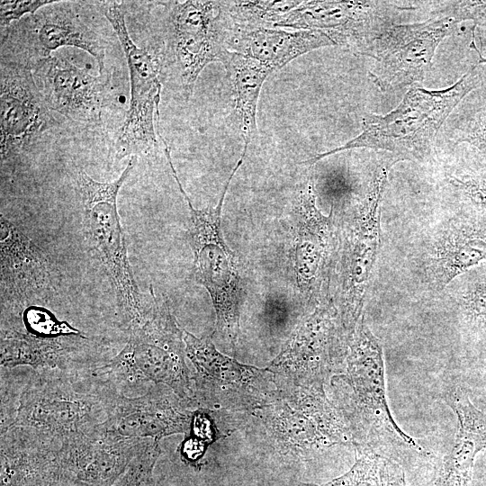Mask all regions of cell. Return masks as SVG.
Wrapping results in <instances>:
<instances>
[{"label": "cell", "mask_w": 486, "mask_h": 486, "mask_svg": "<svg viewBox=\"0 0 486 486\" xmlns=\"http://www.w3.org/2000/svg\"><path fill=\"white\" fill-rule=\"evenodd\" d=\"M160 454L159 441L152 439L112 486H155L153 471Z\"/></svg>", "instance_id": "28"}, {"label": "cell", "mask_w": 486, "mask_h": 486, "mask_svg": "<svg viewBox=\"0 0 486 486\" xmlns=\"http://www.w3.org/2000/svg\"><path fill=\"white\" fill-rule=\"evenodd\" d=\"M446 403L458 418L454 446L444 458L438 486H469L476 454L486 449V410H480L461 388L446 395Z\"/></svg>", "instance_id": "24"}, {"label": "cell", "mask_w": 486, "mask_h": 486, "mask_svg": "<svg viewBox=\"0 0 486 486\" xmlns=\"http://www.w3.org/2000/svg\"><path fill=\"white\" fill-rule=\"evenodd\" d=\"M104 14L121 42L130 72V102L116 144V157L121 159L158 147L162 61L154 51L140 48L131 40L121 4L109 2Z\"/></svg>", "instance_id": "11"}, {"label": "cell", "mask_w": 486, "mask_h": 486, "mask_svg": "<svg viewBox=\"0 0 486 486\" xmlns=\"http://www.w3.org/2000/svg\"><path fill=\"white\" fill-rule=\"evenodd\" d=\"M0 222L2 316L46 304L54 292L48 258L3 215Z\"/></svg>", "instance_id": "15"}, {"label": "cell", "mask_w": 486, "mask_h": 486, "mask_svg": "<svg viewBox=\"0 0 486 486\" xmlns=\"http://www.w3.org/2000/svg\"><path fill=\"white\" fill-rule=\"evenodd\" d=\"M337 45L325 32L316 30H286L259 27L233 28L228 50L252 58L273 71L313 50Z\"/></svg>", "instance_id": "23"}, {"label": "cell", "mask_w": 486, "mask_h": 486, "mask_svg": "<svg viewBox=\"0 0 486 486\" xmlns=\"http://www.w3.org/2000/svg\"><path fill=\"white\" fill-rule=\"evenodd\" d=\"M486 258V217L452 220L434 240L425 268L436 290L445 288L455 277Z\"/></svg>", "instance_id": "22"}, {"label": "cell", "mask_w": 486, "mask_h": 486, "mask_svg": "<svg viewBox=\"0 0 486 486\" xmlns=\"http://www.w3.org/2000/svg\"><path fill=\"white\" fill-rule=\"evenodd\" d=\"M459 302L469 321L486 328V269L472 276L461 292Z\"/></svg>", "instance_id": "29"}, {"label": "cell", "mask_w": 486, "mask_h": 486, "mask_svg": "<svg viewBox=\"0 0 486 486\" xmlns=\"http://www.w3.org/2000/svg\"><path fill=\"white\" fill-rule=\"evenodd\" d=\"M233 28L271 27L302 1H223Z\"/></svg>", "instance_id": "27"}, {"label": "cell", "mask_w": 486, "mask_h": 486, "mask_svg": "<svg viewBox=\"0 0 486 486\" xmlns=\"http://www.w3.org/2000/svg\"><path fill=\"white\" fill-rule=\"evenodd\" d=\"M145 320L128 331L123 347L91 374L115 386L126 388L144 382L170 388L190 407L196 408L192 375L185 362L184 330L172 313L168 302L154 294Z\"/></svg>", "instance_id": "4"}, {"label": "cell", "mask_w": 486, "mask_h": 486, "mask_svg": "<svg viewBox=\"0 0 486 486\" xmlns=\"http://www.w3.org/2000/svg\"><path fill=\"white\" fill-rule=\"evenodd\" d=\"M394 163L395 160L389 158L376 168L364 199L342 230L336 306L349 340L363 315L365 292L380 242V204L389 169Z\"/></svg>", "instance_id": "9"}, {"label": "cell", "mask_w": 486, "mask_h": 486, "mask_svg": "<svg viewBox=\"0 0 486 486\" xmlns=\"http://www.w3.org/2000/svg\"><path fill=\"white\" fill-rule=\"evenodd\" d=\"M456 23L444 16L383 30L362 52L376 60L370 73L374 83L386 90L422 81L436 47Z\"/></svg>", "instance_id": "14"}, {"label": "cell", "mask_w": 486, "mask_h": 486, "mask_svg": "<svg viewBox=\"0 0 486 486\" xmlns=\"http://www.w3.org/2000/svg\"><path fill=\"white\" fill-rule=\"evenodd\" d=\"M35 80L50 110L86 124L101 120L109 83L105 73L94 76L64 58H40Z\"/></svg>", "instance_id": "18"}, {"label": "cell", "mask_w": 486, "mask_h": 486, "mask_svg": "<svg viewBox=\"0 0 486 486\" xmlns=\"http://www.w3.org/2000/svg\"><path fill=\"white\" fill-rule=\"evenodd\" d=\"M119 393L91 372L15 370L1 390L0 428L20 427L60 447L99 429Z\"/></svg>", "instance_id": "1"}, {"label": "cell", "mask_w": 486, "mask_h": 486, "mask_svg": "<svg viewBox=\"0 0 486 486\" xmlns=\"http://www.w3.org/2000/svg\"><path fill=\"white\" fill-rule=\"evenodd\" d=\"M447 179L449 184L472 204L486 209V172L449 175Z\"/></svg>", "instance_id": "30"}, {"label": "cell", "mask_w": 486, "mask_h": 486, "mask_svg": "<svg viewBox=\"0 0 486 486\" xmlns=\"http://www.w3.org/2000/svg\"><path fill=\"white\" fill-rule=\"evenodd\" d=\"M333 214V207L328 216L317 208L314 185L307 179L292 212L290 261L294 280L309 309L329 294L336 257Z\"/></svg>", "instance_id": "13"}, {"label": "cell", "mask_w": 486, "mask_h": 486, "mask_svg": "<svg viewBox=\"0 0 486 486\" xmlns=\"http://www.w3.org/2000/svg\"><path fill=\"white\" fill-rule=\"evenodd\" d=\"M136 160L137 157L132 156L121 176L111 182L96 181L84 170L76 176L84 234L111 280L121 322L127 332L145 320L152 301L151 292L149 297L142 294L135 281L117 210L119 191Z\"/></svg>", "instance_id": "5"}, {"label": "cell", "mask_w": 486, "mask_h": 486, "mask_svg": "<svg viewBox=\"0 0 486 486\" xmlns=\"http://www.w3.org/2000/svg\"><path fill=\"white\" fill-rule=\"evenodd\" d=\"M50 486H89L86 483L68 479V478H62L61 480L58 481L57 482L51 484Z\"/></svg>", "instance_id": "34"}, {"label": "cell", "mask_w": 486, "mask_h": 486, "mask_svg": "<svg viewBox=\"0 0 486 486\" xmlns=\"http://www.w3.org/2000/svg\"><path fill=\"white\" fill-rule=\"evenodd\" d=\"M245 157L246 154L241 153L217 205L204 209H195L193 206L178 178L171 157L166 158L190 212L187 237L194 252V279L209 292L216 314L215 332L219 333L232 349L236 346L239 333V309L245 288L236 255L224 240L220 223L225 194Z\"/></svg>", "instance_id": "6"}, {"label": "cell", "mask_w": 486, "mask_h": 486, "mask_svg": "<svg viewBox=\"0 0 486 486\" xmlns=\"http://www.w3.org/2000/svg\"><path fill=\"white\" fill-rule=\"evenodd\" d=\"M473 65L453 86L441 90L413 86L400 104L386 115L367 114L363 119V131L346 144L318 154L303 161L313 165L337 152L371 148L389 151L398 162L403 159L422 160L429 155L438 130L450 112L471 91L479 87L485 75Z\"/></svg>", "instance_id": "3"}, {"label": "cell", "mask_w": 486, "mask_h": 486, "mask_svg": "<svg viewBox=\"0 0 486 486\" xmlns=\"http://www.w3.org/2000/svg\"><path fill=\"white\" fill-rule=\"evenodd\" d=\"M346 374L332 378L339 411L353 444L382 456L428 454L416 439L401 431L386 400L382 348L362 315L349 344Z\"/></svg>", "instance_id": "2"}, {"label": "cell", "mask_w": 486, "mask_h": 486, "mask_svg": "<svg viewBox=\"0 0 486 486\" xmlns=\"http://www.w3.org/2000/svg\"><path fill=\"white\" fill-rule=\"evenodd\" d=\"M54 3H56V1L50 0L1 1V26L6 27L12 22L20 19L22 16L28 14H33L39 9Z\"/></svg>", "instance_id": "32"}, {"label": "cell", "mask_w": 486, "mask_h": 486, "mask_svg": "<svg viewBox=\"0 0 486 486\" xmlns=\"http://www.w3.org/2000/svg\"><path fill=\"white\" fill-rule=\"evenodd\" d=\"M193 408L170 388L153 383L140 396L119 393L104 427L128 438L160 440L176 434H188Z\"/></svg>", "instance_id": "16"}, {"label": "cell", "mask_w": 486, "mask_h": 486, "mask_svg": "<svg viewBox=\"0 0 486 486\" xmlns=\"http://www.w3.org/2000/svg\"><path fill=\"white\" fill-rule=\"evenodd\" d=\"M443 13L456 22L471 20L475 25L486 24V1H454Z\"/></svg>", "instance_id": "31"}, {"label": "cell", "mask_w": 486, "mask_h": 486, "mask_svg": "<svg viewBox=\"0 0 486 486\" xmlns=\"http://www.w3.org/2000/svg\"><path fill=\"white\" fill-rule=\"evenodd\" d=\"M2 161L17 153L50 122V108L32 71L2 65L0 84Z\"/></svg>", "instance_id": "19"}, {"label": "cell", "mask_w": 486, "mask_h": 486, "mask_svg": "<svg viewBox=\"0 0 486 486\" xmlns=\"http://www.w3.org/2000/svg\"><path fill=\"white\" fill-rule=\"evenodd\" d=\"M0 433V486H50L65 478L56 444L20 427Z\"/></svg>", "instance_id": "21"}, {"label": "cell", "mask_w": 486, "mask_h": 486, "mask_svg": "<svg viewBox=\"0 0 486 486\" xmlns=\"http://www.w3.org/2000/svg\"><path fill=\"white\" fill-rule=\"evenodd\" d=\"M166 11L168 50L188 98L203 68L223 61L232 22L223 1L162 2Z\"/></svg>", "instance_id": "12"}, {"label": "cell", "mask_w": 486, "mask_h": 486, "mask_svg": "<svg viewBox=\"0 0 486 486\" xmlns=\"http://www.w3.org/2000/svg\"><path fill=\"white\" fill-rule=\"evenodd\" d=\"M361 1H302L273 28L316 30L327 33L337 45L357 50L360 54L377 35L374 11L377 4Z\"/></svg>", "instance_id": "20"}, {"label": "cell", "mask_w": 486, "mask_h": 486, "mask_svg": "<svg viewBox=\"0 0 486 486\" xmlns=\"http://www.w3.org/2000/svg\"><path fill=\"white\" fill-rule=\"evenodd\" d=\"M34 32L35 47L41 58L60 47H76L93 56L100 74L105 73L104 40L71 10L55 7L41 13L35 21Z\"/></svg>", "instance_id": "25"}, {"label": "cell", "mask_w": 486, "mask_h": 486, "mask_svg": "<svg viewBox=\"0 0 486 486\" xmlns=\"http://www.w3.org/2000/svg\"><path fill=\"white\" fill-rule=\"evenodd\" d=\"M278 382L279 395L253 414L262 421L281 454L309 460L334 446L353 443L348 427L323 388Z\"/></svg>", "instance_id": "7"}, {"label": "cell", "mask_w": 486, "mask_h": 486, "mask_svg": "<svg viewBox=\"0 0 486 486\" xmlns=\"http://www.w3.org/2000/svg\"><path fill=\"white\" fill-rule=\"evenodd\" d=\"M151 440L123 437L103 424L95 432L59 448L63 475L89 486H112Z\"/></svg>", "instance_id": "17"}, {"label": "cell", "mask_w": 486, "mask_h": 486, "mask_svg": "<svg viewBox=\"0 0 486 486\" xmlns=\"http://www.w3.org/2000/svg\"><path fill=\"white\" fill-rule=\"evenodd\" d=\"M459 140L470 144L486 159V108L469 120Z\"/></svg>", "instance_id": "33"}, {"label": "cell", "mask_w": 486, "mask_h": 486, "mask_svg": "<svg viewBox=\"0 0 486 486\" xmlns=\"http://www.w3.org/2000/svg\"><path fill=\"white\" fill-rule=\"evenodd\" d=\"M185 355L193 364L196 408L211 411H255L280 392L268 368L248 365L217 350L211 337L196 338L184 330Z\"/></svg>", "instance_id": "8"}, {"label": "cell", "mask_w": 486, "mask_h": 486, "mask_svg": "<svg viewBox=\"0 0 486 486\" xmlns=\"http://www.w3.org/2000/svg\"><path fill=\"white\" fill-rule=\"evenodd\" d=\"M310 310L267 368L282 381L324 389L330 374L346 359L349 340L329 294Z\"/></svg>", "instance_id": "10"}, {"label": "cell", "mask_w": 486, "mask_h": 486, "mask_svg": "<svg viewBox=\"0 0 486 486\" xmlns=\"http://www.w3.org/2000/svg\"><path fill=\"white\" fill-rule=\"evenodd\" d=\"M221 63L232 86L235 111L244 147L248 148L257 134L256 109L262 86L274 71L252 58L230 50Z\"/></svg>", "instance_id": "26"}]
</instances>
